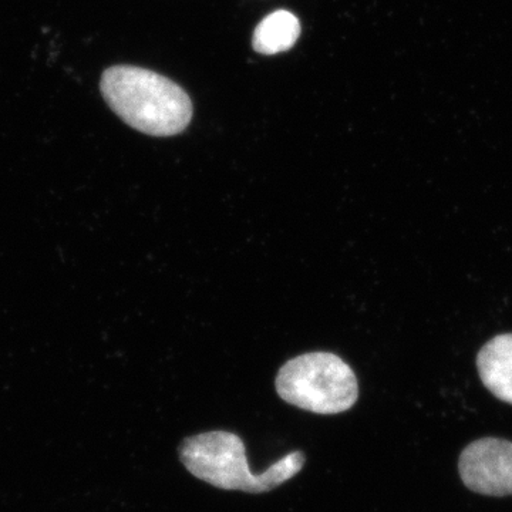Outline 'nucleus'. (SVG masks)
<instances>
[{
  "label": "nucleus",
  "mask_w": 512,
  "mask_h": 512,
  "mask_svg": "<svg viewBox=\"0 0 512 512\" xmlns=\"http://www.w3.org/2000/svg\"><path fill=\"white\" fill-rule=\"evenodd\" d=\"M100 89L110 109L140 133L171 137L190 126V96L161 74L136 66H113L101 76Z\"/></svg>",
  "instance_id": "obj_1"
},
{
  "label": "nucleus",
  "mask_w": 512,
  "mask_h": 512,
  "mask_svg": "<svg viewBox=\"0 0 512 512\" xmlns=\"http://www.w3.org/2000/svg\"><path fill=\"white\" fill-rule=\"evenodd\" d=\"M276 392L284 402L316 414H339L352 409L359 384L352 367L329 352L305 353L279 370Z\"/></svg>",
  "instance_id": "obj_3"
},
{
  "label": "nucleus",
  "mask_w": 512,
  "mask_h": 512,
  "mask_svg": "<svg viewBox=\"0 0 512 512\" xmlns=\"http://www.w3.org/2000/svg\"><path fill=\"white\" fill-rule=\"evenodd\" d=\"M301 36V23L288 10H276L256 26L252 47L261 55L272 56L288 52Z\"/></svg>",
  "instance_id": "obj_6"
},
{
  "label": "nucleus",
  "mask_w": 512,
  "mask_h": 512,
  "mask_svg": "<svg viewBox=\"0 0 512 512\" xmlns=\"http://www.w3.org/2000/svg\"><path fill=\"white\" fill-rule=\"evenodd\" d=\"M458 471L473 493L491 497L512 495L511 441L494 437L474 441L461 453Z\"/></svg>",
  "instance_id": "obj_4"
},
{
  "label": "nucleus",
  "mask_w": 512,
  "mask_h": 512,
  "mask_svg": "<svg viewBox=\"0 0 512 512\" xmlns=\"http://www.w3.org/2000/svg\"><path fill=\"white\" fill-rule=\"evenodd\" d=\"M478 375L497 399L512 404V333L495 336L477 356Z\"/></svg>",
  "instance_id": "obj_5"
},
{
  "label": "nucleus",
  "mask_w": 512,
  "mask_h": 512,
  "mask_svg": "<svg viewBox=\"0 0 512 512\" xmlns=\"http://www.w3.org/2000/svg\"><path fill=\"white\" fill-rule=\"evenodd\" d=\"M180 460L198 480L221 490L269 493L301 473L305 453L292 451L264 473H252L244 441L231 431H208L188 437L180 446Z\"/></svg>",
  "instance_id": "obj_2"
}]
</instances>
